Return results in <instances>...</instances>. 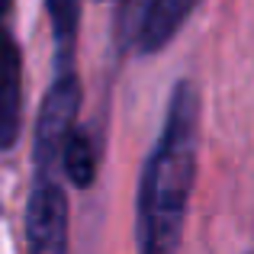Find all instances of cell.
I'll list each match as a JSON object with an SVG mask.
<instances>
[{
  "label": "cell",
  "instance_id": "cell-1",
  "mask_svg": "<svg viewBox=\"0 0 254 254\" xmlns=\"http://www.w3.org/2000/svg\"><path fill=\"white\" fill-rule=\"evenodd\" d=\"M199 161V93L193 81L171 90L161 135L142 168L135 196V245L142 254H164L184 242V222Z\"/></svg>",
  "mask_w": 254,
  "mask_h": 254
},
{
  "label": "cell",
  "instance_id": "cell-2",
  "mask_svg": "<svg viewBox=\"0 0 254 254\" xmlns=\"http://www.w3.org/2000/svg\"><path fill=\"white\" fill-rule=\"evenodd\" d=\"M13 0H0V151L13 148L23 126V52L10 32Z\"/></svg>",
  "mask_w": 254,
  "mask_h": 254
},
{
  "label": "cell",
  "instance_id": "cell-3",
  "mask_svg": "<svg viewBox=\"0 0 254 254\" xmlns=\"http://www.w3.org/2000/svg\"><path fill=\"white\" fill-rule=\"evenodd\" d=\"M26 248L36 254L68 251V196L58 184L32 187L26 203Z\"/></svg>",
  "mask_w": 254,
  "mask_h": 254
},
{
  "label": "cell",
  "instance_id": "cell-4",
  "mask_svg": "<svg viewBox=\"0 0 254 254\" xmlns=\"http://www.w3.org/2000/svg\"><path fill=\"white\" fill-rule=\"evenodd\" d=\"M196 3L199 0H148L142 13V23H138V36H135L138 52H145V55L161 52L180 32L187 16L196 10Z\"/></svg>",
  "mask_w": 254,
  "mask_h": 254
},
{
  "label": "cell",
  "instance_id": "cell-5",
  "mask_svg": "<svg viewBox=\"0 0 254 254\" xmlns=\"http://www.w3.org/2000/svg\"><path fill=\"white\" fill-rule=\"evenodd\" d=\"M58 171H64V177L74 187H90L93 177H97V148H93L90 135L84 129H74L71 126L68 138L62 145V158H58Z\"/></svg>",
  "mask_w": 254,
  "mask_h": 254
}]
</instances>
